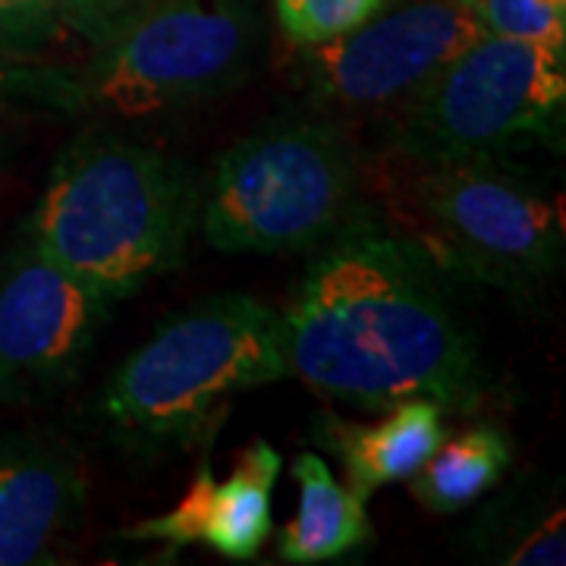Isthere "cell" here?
Segmentation results:
<instances>
[{"label": "cell", "mask_w": 566, "mask_h": 566, "mask_svg": "<svg viewBox=\"0 0 566 566\" xmlns=\"http://www.w3.org/2000/svg\"><path fill=\"white\" fill-rule=\"evenodd\" d=\"M409 208L428 259L501 290L528 293L564 259V205L494 158L424 164Z\"/></svg>", "instance_id": "7"}, {"label": "cell", "mask_w": 566, "mask_h": 566, "mask_svg": "<svg viewBox=\"0 0 566 566\" xmlns=\"http://www.w3.org/2000/svg\"><path fill=\"white\" fill-rule=\"evenodd\" d=\"M566 560V528L564 510H557L551 520L528 532V538L516 547L506 564L513 566H560Z\"/></svg>", "instance_id": "20"}, {"label": "cell", "mask_w": 566, "mask_h": 566, "mask_svg": "<svg viewBox=\"0 0 566 566\" xmlns=\"http://www.w3.org/2000/svg\"><path fill=\"white\" fill-rule=\"evenodd\" d=\"M485 35L460 0H412L337 39L300 48L308 102L322 111L403 107L457 54Z\"/></svg>", "instance_id": "8"}, {"label": "cell", "mask_w": 566, "mask_h": 566, "mask_svg": "<svg viewBox=\"0 0 566 566\" xmlns=\"http://www.w3.org/2000/svg\"><path fill=\"white\" fill-rule=\"evenodd\" d=\"M510 465V444L504 431L482 424L441 441L438 450L409 479L412 494L434 513H453L475 504L488 488L501 482Z\"/></svg>", "instance_id": "14"}, {"label": "cell", "mask_w": 566, "mask_h": 566, "mask_svg": "<svg viewBox=\"0 0 566 566\" xmlns=\"http://www.w3.org/2000/svg\"><path fill=\"white\" fill-rule=\"evenodd\" d=\"M107 305L25 233L0 268V403H25L66 385L95 344Z\"/></svg>", "instance_id": "9"}, {"label": "cell", "mask_w": 566, "mask_h": 566, "mask_svg": "<svg viewBox=\"0 0 566 566\" xmlns=\"http://www.w3.org/2000/svg\"><path fill=\"white\" fill-rule=\"evenodd\" d=\"M460 3H469V7H472V0H460Z\"/></svg>", "instance_id": "21"}, {"label": "cell", "mask_w": 566, "mask_h": 566, "mask_svg": "<svg viewBox=\"0 0 566 566\" xmlns=\"http://www.w3.org/2000/svg\"><path fill=\"white\" fill-rule=\"evenodd\" d=\"M202 196L180 161L139 142L88 133L63 148L29 237L107 303L177 268Z\"/></svg>", "instance_id": "2"}, {"label": "cell", "mask_w": 566, "mask_h": 566, "mask_svg": "<svg viewBox=\"0 0 566 566\" xmlns=\"http://www.w3.org/2000/svg\"><path fill=\"white\" fill-rule=\"evenodd\" d=\"M255 44L252 0H151L95 44L73 92L104 114L155 117L243 80Z\"/></svg>", "instance_id": "5"}, {"label": "cell", "mask_w": 566, "mask_h": 566, "mask_svg": "<svg viewBox=\"0 0 566 566\" xmlns=\"http://www.w3.org/2000/svg\"><path fill=\"white\" fill-rule=\"evenodd\" d=\"M564 102V48L485 32L400 107L394 145L419 164L497 158L551 129Z\"/></svg>", "instance_id": "6"}, {"label": "cell", "mask_w": 566, "mask_h": 566, "mask_svg": "<svg viewBox=\"0 0 566 566\" xmlns=\"http://www.w3.org/2000/svg\"><path fill=\"white\" fill-rule=\"evenodd\" d=\"M281 475V453L268 441H252L227 479H214L202 463L174 510L151 516L123 535L167 547L208 545L227 560H252L271 535V491Z\"/></svg>", "instance_id": "10"}, {"label": "cell", "mask_w": 566, "mask_h": 566, "mask_svg": "<svg viewBox=\"0 0 566 566\" xmlns=\"http://www.w3.org/2000/svg\"><path fill=\"white\" fill-rule=\"evenodd\" d=\"M356 155L322 120H274L240 139L218 164L199 223L233 255H286L331 240L353 211Z\"/></svg>", "instance_id": "4"}, {"label": "cell", "mask_w": 566, "mask_h": 566, "mask_svg": "<svg viewBox=\"0 0 566 566\" xmlns=\"http://www.w3.org/2000/svg\"><path fill=\"white\" fill-rule=\"evenodd\" d=\"M66 25L61 0H0V61H22L54 44Z\"/></svg>", "instance_id": "17"}, {"label": "cell", "mask_w": 566, "mask_h": 566, "mask_svg": "<svg viewBox=\"0 0 566 566\" xmlns=\"http://www.w3.org/2000/svg\"><path fill=\"white\" fill-rule=\"evenodd\" d=\"M145 3L151 0H61V13L66 29L80 32L88 44H102Z\"/></svg>", "instance_id": "18"}, {"label": "cell", "mask_w": 566, "mask_h": 566, "mask_svg": "<svg viewBox=\"0 0 566 566\" xmlns=\"http://www.w3.org/2000/svg\"><path fill=\"white\" fill-rule=\"evenodd\" d=\"M488 35L538 44H566V0H472Z\"/></svg>", "instance_id": "16"}, {"label": "cell", "mask_w": 566, "mask_h": 566, "mask_svg": "<svg viewBox=\"0 0 566 566\" xmlns=\"http://www.w3.org/2000/svg\"><path fill=\"white\" fill-rule=\"evenodd\" d=\"M290 475L300 488V506L281 535V557L286 564L340 560L371 538L365 513L368 497L353 485H340L318 453H300Z\"/></svg>", "instance_id": "13"}, {"label": "cell", "mask_w": 566, "mask_h": 566, "mask_svg": "<svg viewBox=\"0 0 566 566\" xmlns=\"http://www.w3.org/2000/svg\"><path fill=\"white\" fill-rule=\"evenodd\" d=\"M85 497L80 457L44 438L0 441V566L44 560Z\"/></svg>", "instance_id": "11"}, {"label": "cell", "mask_w": 566, "mask_h": 566, "mask_svg": "<svg viewBox=\"0 0 566 566\" xmlns=\"http://www.w3.org/2000/svg\"><path fill=\"white\" fill-rule=\"evenodd\" d=\"M390 7V0H277V20L296 48L337 39Z\"/></svg>", "instance_id": "15"}, {"label": "cell", "mask_w": 566, "mask_h": 566, "mask_svg": "<svg viewBox=\"0 0 566 566\" xmlns=\"http://www.w3.org/2000/svg\"><path fill=\"white\" fill-rule=\"evenodd\" d=\"M312 438L344 463L349 485L368 497L378 488L409 482L422 469L444 441V419L441 406L406 400L385 409V419L371 424L346 422L324 412Z\"/></svg>", "instance_id": "12"}, {"label": "cell", "mask_w": 566, "mask_h": 566, "mask_svg": "<svg viewBox=\"0 0 566 566\" xmlns=\"http://www.w3.org/2000/svg\"><path fill=\"white\" fill-rule=\"evenodd\" d=\"M283 378V312L245 293H221L142 344L107 381L102 409L133 441L177 444L199 438L233 397Z\"/></svg>", "instance_id": "3"}, {"label": "cell", "mask_w": 566, "mask_h": 566, "mask_svg": "<svg viewBox=\"0 0 566 566\" xmlns=\"http://www.w3.org/2000/svg\"><path fill=\"white\" fill-rule=\"evenodd\" d=\"M290 378L324 400L385 412L406 400L475 409L479 346L416 243L349 230L308 264L283 308Z\"/></svg>", "instance_id": "1"}, {"label": "cell", "mask_w": 566, "mask_h": 566, "mask_svg": "<svg viewBox=\"0 0 566 566\" xmlns=\"http://www.w3.org/2000/svg\"><path fill=\"white\" fill-rule=\"evenodd\" d=\"M10 95H35L48 102H76L73 80H66L57 70H25L17 63L0 61V98Z\"/></svg>", "instance_id": "19"}]
</instances>
